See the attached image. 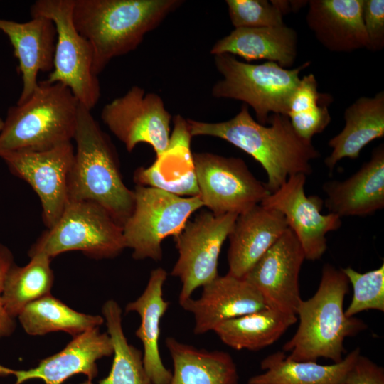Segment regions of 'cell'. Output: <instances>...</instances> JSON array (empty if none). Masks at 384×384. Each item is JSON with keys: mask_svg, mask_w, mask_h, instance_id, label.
I'll return each mask as SVG.
<instances>
[{"mask_svg": "<svg viewBox=\"0 0 384 384\" xmlns=\"http://www.w3.org/2000/svg\"><path fill=\"white\" fill-rule=\"evenodd\" d=\"M305 259L303 249L289 228L245 276L268 307L297 316L302 302L299 275Z\"/></svg>", "mask_w": 384, "mask_h": 384, "instance_id": "9a60e30c", "label": "cell"}, {"mask_svg": "<svg viewBox=\"0 0 384 384\" xmlns=\"http://www.w3.org/2000/svg\"><path fill=\"white\" fill-rule=\"evenodd\" d=\"M298 320L295 315L266 307L219 324L214 332L235 350L259 351L277 341Z\"/></svg>", "mask_w": 384, "mask_h": 384, "instance_id": "83f0119b", "label": "cell"}, {"mask_svg": "<svg viewBox=\"0 0 384 384\" xmlns=\"http://www.w3.org/2000/svg\"><path fill=\"white\" fill-rule=\"evenodd\" d=\"M287 228L280 212L260 203L239 214L228 237V273L244 278Z\"/></svg>", "mask_w": 384, "mask_h": 384, "instance_id": "ac0fdd59", "label": "cell"}, {"mask_svg": "<svg viewBox=\"0 0 384 384\" xmlns=\"http://www.w3.org/2000/svg\"><path fill=\"white\" fill-rule=\"evenodd\" d=\"M361 354L357 347L338 363L321 365L295 361L283 351L268 355L260 363L262 373L250 377L247 384H346L347 375Z\"/></svg>", "mask_w": 384, "mask_h": 384, "instance_id": "4316f807", "label": "cell"}, {"mask_svg": "<svg viewBox=\"0 0 384 384\" xmlns=\"http://www.w3.org/2000/svg\"><path fill=\"white\" fill-rule=\"evenodd\" d=\"M362 18L368 43L366 48L378 51L384 47V1L363 0Z\"/></svg>", "mask_w": 384, "mask_h": 384, "instance_id": "e575fe53", "label": "cell"}, {"mask_svg": "<svg viewBox=\"0 0 384 384\" xmlns=\"http://www.w3.org/2000/svg\"><path fill=\"white\" fill-rule=\"evenodd\" d=\"M3 124H4V120L1 118H0V131L1 130L3 127Z\"/></svg>", "mask_w": 384, "mask_h": 384, "instance_id": "74e56055", "label": "cell"}, {"mask_svg": "<svg viewBox=\"0 0 384 384\" xmlns=\"http://www.w3.org/2000/svg\"><path fill=\"white\" fill-rule=\"evenodd\" d=\"M14 263V257L11 251L0 243V338L11 335L16 328L14 319L8 315L2 302L5 278Z\"/></svg>", "mask_w": 384, "mask_h": 384, "instance_id": "8d00e7d4", "label": "cell"}, {"mask_svg": "<svg viewBox=\"0 0 384 384\" xmlns=\"http://www.w3.org/2000/svg\"><path fill=\"white\" fill-rule=\"evenodd\" d=\"M73 4L74 0H38L31 6V15L50 19L56 29L53 68L46 81L64 85L91 110L100 97V85L92 70V46L73 22Z\"/></svg>", "mask_w": 384, "mask_h": 384, "instance_id": "9c48e42d", "label": "cell"}, {"mask_svg": "<svg viewBox=\"0 0 384 384\" xmlns=\"http://www.w3.org/2000/svg\"><path fill=\"white\" fill-rule=\"evenodd\" d=\"M132 214L122 226L125 247L135 260L162 259V241L176 236L191 215L203 206L199 196H180L149 186L136 185Z\"/></svg>", "mask_w": 384, "mask_h": 384, "instance_id": "ba28073f", "label": "cell"}, {"mask_svg": "<svg viewBox=\"0 0 384 384\" xmlns=\"http://www.w3.org/2000/svg\"><path fill=\"white\" fill-rule=\"evenodd\" d=\"M101 119L129 152L138 144L146 143L158 157L169 146L171 115L159 95L146 93L139 86L106 104Z\"/></svg>", "mask_w": 384, "mask_h": 384, "instance_id": "7c38bea8", "label": "cell"}, {"mask_svg": "<svg viewBox=\"0 0 384 384\" xmlns=\"http://www.w3.org/2000/svg\"><path fill=\"white\" fill-rule=\"evenodd\" d=\"M306 175L291 176L276 191L270 193L261 205L280 212L287 226L296 235L305 259L319 260L327 249L326 235L341 226V218L329 213L322 214L324 201L318 196H306Z\"/></svg>", "mask_w": 384, "mask_h": 384, "instance_id": "5bb4252c", "label": "cell"}, {"mask_svg": "<svg viewBox=\"0 0 384 384\" xmlns=\"http://www.w3.org/2000/svg\"><path fill=\"white\" fill-rule=\"evenodd\" d=\"M18 318L24 331L32 336L64 331L75 337L105 322L103 316L75 311L51 294L27 305Z\"/></svg>", "mask_w": 384, "mask_h": 384, "instance_id": "f1b7e54d", "label": "cell"}, {"mask_svg": "<svg viewBox=\"0 0 384 384\" xmlns=\"http://www.w3.org/2000/svg\"><path fill=\"white\" fill-rule=\"evenodd\" d=\"M198 196L216 215H239L270 194L240 158L208 152L193 154Z\"/></svg>", "mask_w": 384, "mask_h": 384, "instance_id": "8fae6325", "label": "cell"}, {"mask_svg": "<svg viewBox=\"0 0 384 384\" xmlns=\"http://www.w3.org/2000/svg\"><path fill=\"white\" fill-rule=\"evenodd\" d=\"M166 346L174 370L169 384H238L232 356L223 351L198 349L169 336Z\"/></svg>", "mask_w": 384, "mask_h": 384, "instance_id": "484cf974", "label": "cell"}, {"mask_svg": "<svg viewBox=\"0 0 384 384\" xmlns=\"http://www.w3.org/2000/svg\"><path fill=\"white\" fill-rule=\"evenodd\" d=\"M346 384H384V369L360 354L347 375Z\"/></svg>", "mask_w": 384, "mask_h": 384, "instance_id": "d590c367", "label": "cell"}, {"mask_svg": "<svg viewBox=\"0 0 384 384\" xmlns=\"http://www.w3.org/2000/svg\"><path fill=\"white\" fill-rule=\"evenodd\" d=\"M214 61L223 79L215 83L212 95L244 102L263 125L272 114L287 115L290 98L300 82L299 73L310 64L287 69L274 62L246 63L228 53L214 55Z\"/></svg>", "mask_w": 384, "mask_h": 384, "instance_id": "8992f818", "label": "cell"}, {"mask_svg": "<svg viewBox=\"0 0 384 384\" xmlns=\"http://www.w3.org/2000/svg\"><path fill=\"white\" fill-rule=\"evenodd\" d=\"M113 346V362L110 373L97 383L85 381L80 384H152L143 363V353L129 344L122 325V309L118 303L107 300L102 309Z\"/></svg>", "mask_w": 384, "mask_h": 384, "instance_id": "4dcf8cb0", "label": "cell"}, {"mask_svg": "<svg viewBox=\"0 0 384 384\" xmlns=\"http://www.w3.org/2000/svg\"><path fill=\"white\" fill-rule=\"evenodd\" d=\"M332 100L331 95L318 90L313 73L301 78L290 98L287 112L296 133L307 140L321 133L331 119L329 106Z\"/></svg>", "mask_w": 384, "mask_h": 384, "instance_id": "1f68e13d", "label": "cell"}, {"mask_svg": "<svg viewBox=\"0 0 384 384\" xmlns=\"http://www.w3.org/2000/svg\"><path fill=\"white\" fill-rule=\"evenodd\" d=\"M225 2L235 28L274 27L284 24V15L271 1L227 0Z\"/></svg>", "mask_w": 384, "mask_h": 384, "instance_id": "836d02e7", "label": "cell"}, {"mask_svg": "<svg viewBox=\"0 0 384 384\" xmlns=\"http://www.w3.org/2000/svg\"><path fill=\"white\" fill-rule=\"evenodd\" d=\"M344 119L343 129L328 143L332 152L324 164L329 171L344 158H358L363 147L384 136L383 91L357 99L346 109Z\"/></svg>", "mask_w": 384, "mask_h": 384, "instance_id": "d4e9b609", "label": "cell"}, {"mask_svg": "<svg viewBox=\"0 0 384 384\" xmlns=\"http://www.w3.org/2000/svg\"><path fill=\"white\" fill-rule=\"evenodd\" d=\"M73 139L76 150L69 179V202L102 206L121 225L132 213L134 193L124 183L116 149L91 110L80 103Z\"/></svg>", "mask_w": 384, "mask_h": 384, "instance_id": "277c9868", "label": "cell"}, {"mask_svg": "<svg viewBox=\"0 0 384 384\" xmlns=\"http://www.w3.org/2000/svg\"><path fill=\"white\" fill-rule=\"evenodd\" d=\"M25 23L0 18V31L9 38L18 60L23 87L16 104L27 100L38 85L39 72L50 73L57 33L54 23L43 16H35Z\"/></svg>", "mask_w": 384, "mask_h": 384, "instance_id": "ffe728a7", "label": "cell"}, {"mask_svg": "<svg viewBox=\"0 0 384 384\" xmlns=\"http://www.w3.org/2000/svg\"><path fill=\"white\" fill-rule=\"evenodd\" d=\"M324 206L343 217H365L384 208V145L375 148L370 159L343 181L323 185Z\"/></svg>", "mask_w": 384, "mask_h": 384, "instance_id": "d6986e66", "label": "cell"}, {"mask_svg": "<svg viewBox=\"0 0 384 384\" xmlns=\"http://www.w3.org/2000/svg\"><path fill=\"white\" fill-rule=\"evenodd\" d=\"M74 154L70 142L45 151L12 152L1 157L10 171L27 182L38 195L47 228L55 225L69 203Z\"/></svg>", "mask_w": 384, "mask_h": 384, "instance_id": "4fadbf2b", "label": "cell"}, {"mask_svg": "<svg viewBox=\"0 0 384 384\" xmlns=\"http://www.w3.org/2000/svg\"><path fill=\"white\" fill-rule=\"evenodd\" d=\"M349 282L341 269L325 264L315 294L302 300L297 316L299 326L294 336L283 346L287 358L295 361L316 362L320 358L334 363L342 361L343 342L367 328L366 323L348 317L343 309L344 298L349 292Z\"/></svg>", "mask_w": 384, "mask_h": 384, "instance_id": "3957f363", "label": "cell"}, {"mask_svg": "<svg viewBox=\"0 0 384 384\" xmlns=\"http://www.w3.org/2000/svg\"><path fill=\"white\" fill-rule=\"evenodd\" d=\"M238 215H216L210 211H202L193 220H188L174 237L178 257L171 275L178 277L181 282L180 305L191 298L198 287L219 276V255Z\"/></svg>", "mask_w": 384, "mask_h": 384, "instance_id": "30bf717a", "label": "cell"}, {"mask_svg": "<svg viewBox=\"0 0 384 384\" xmlns=\"http://www.w3.org/2000/svg\"><path fill=\"white\" fill-rule=\"evenodd\" d=\"M112 355L113 346L109 334L101 333L97 327L73 337L62 351L41 360L36 367L22 370L7 368L6 374L15 375V384L36 378L45 384H63L79 373L92 382L98 373L97 361Z\"/></svg>", "mask_w": 384, "mask_h": 384, "instance_id": "e0dca14e", "label": "cell"}, {"mask_svg": "<svg viewBox=\"0 0 384 384\" xmlns=\"http://www.w3.org/2000/svg\"><path fill=\"white\" fill-rule=\"evenodd\" d=\"M352 284L353 294L345 311L348 317L373 309L384 311V264L378 268L361 273L351 267L341 268Z\"/></svg>", "mask_w": 384, "mask_h": 384, "instance_id": "d6a6232c", "label": "cell"}, {"mask_svg": "<svg viewBox=\"0 0 384 384\" xmlns=\"http://www.w3.org/2000/svg\"><path fill=\"white\" fill-rule=\"evenodd\" d=\"M306 21L316 39L333 52L366 48L363 0H311Z\"/></svg>", "mask_w": 384, "mask_h": 384, "instance_id": "44dd1931", "label": "cell"}, {"mask_svg": "<svg viewBox=\"0 0 384 384\" xmlns=\"http://www.w3.org/2000/svg\"><path fill=\"white\" fill-rule=\"evenodd\" d=\"M191 135L186 120L176 117L166 150L150 166L138 168L134 174L137 185L156 188L180 196H198Z\"/></svg>", "mask_w": 384, "mask_h": 384, "instance_id": "7402d4cb", "label": "cell"}, {"mask_svg": "<svg viewBox=\"0 0 384 384\" xmlns=\"http://www.w3.org/2000/svg\"><path fill=\"white\" fill-rule=\"evenodd\" d=\"M79 105L64 85L38 82L27 100L9 108L0 131V158L12 152L45 151L70 142Z\"/></svg>", "mask_w": 384, "mask_h": 384, "instance_id": "5b68a950", "label": "cell"}, {"mask_svg": "<svg viewBox=\"0 0 384 384\" xmlns=\"http://www.w3.org/2000/svg\"><path fill=\"white\" fill-rule=\"evenodd\" d=\"M167 278L166 271L158 267L151 271L142 294L129 302L126 312H136L141 322L135 332L143 345V363L152 384H169L172 373L161 360L159 351L160 321L170 303L163 297V287Z\"/></svg>", "mask_w": 384, "mask_h": 384, "instance_id": "603a6c76", "label": "cell"}, {"mask_svg": "<svg viewBox=\"0 0 384 384\" xmlns=\"http://www.w3.org/2000/svg\"><path fill=\"white\" fill-rule=\"evenodd\" d=\"M186 122L191 137L220 138L259 162L266 172L265 185L270 193L292 175L311 174V161L320 156L311 140L299 137L285 114H272L267 127L255 121L248 106L243 105L228 121L212 123L188 119Z\"/></svg>", "mask_w": 384, "mask_h": 384, "instance_id": "6da1fadb", "label": "cell"}, {"mask_svg": "<svg viewBox=\"0 0 384 384\" xmlns=\"http://www.w3.org/2000/svg\"><path fill=\"white\" fill-rule=\"evenodd\" d=\"M125 248L122 226L102 206L74 201L31 247L28 255L43 254L52 259L63 252L80 251L101 260L115 257Z\"/></svg>", "mask_w": 384, "mask_h": 384, "instance_id": "52a82bcc", "label": "cell"}, {"mask_svg": "<svg viewBox=\"0 0 384 384\" xmlns=\"http://www.w3.org/2000/svg\"><path fill=\"white\" fill-rule=\"evenodd\" d=\"M30 258L29 262L22 267L14 263L5 278L2 302L13 319L29 304L50 294L53 284L51 258L43 254H36Z\"/></svg>", "mask_w": 384, "mask_h": 384, "instance_id": "f546056e", "label": "cell"}, {"mask_svg": "<svg viewBox=\"0 0 384 384\" xmlns=\"http://www.w3.org/2000/svg\"><path fill=\"white\" fill-rule=\"evenodd\" d=\"M298 37L285 24L274 27L238 28L218 41L210 53H228L247 61L267 60L282 68L292 66L297 55Z\"/></svg>", "mask_w": 384, "mask_h": 384, "instance_id": "cb8c5ba5", "label": "cell"}, {"mask_svg": "<svg viewBox=\"0 0 384 384\" xmlns=\"http://www.w3.org/2000/svg\"><path fill=\"white\" fill-rule=\"evenodd\" d=\"M180 0H74L73 19L90 43L97 76L113 58L137 48Z\"/></svg>", "mask_w": 384, "mask_h": 384, "instance_id": "7a4b0ae2", "label": "cell"}, {"mask_svg": "<svg viewBox=\"0 0 384 384\" xmlns=\"http://www.w3.org/2000/svg\"><path fill=\"white\" fill-rule=\"evenodd\" d=\"M203 287L198 299L192 297L181 306L193 315V333L201 335L221 323L267 307L260 293L245 278L227 273Z\"/></svg>", "mask_w": 384, "mask_h": 384, "instance_id": "2e32d148", "label": "cell"}]
</instances>
